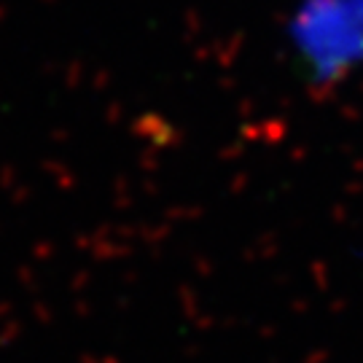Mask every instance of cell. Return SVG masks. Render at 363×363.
Returning <instances> with one entry per match:
<instances>
[]
</instances>
